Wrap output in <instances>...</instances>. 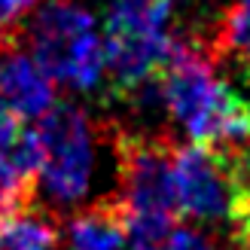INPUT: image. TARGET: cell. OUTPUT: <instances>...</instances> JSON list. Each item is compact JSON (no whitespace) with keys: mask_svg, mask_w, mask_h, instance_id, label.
<instances>
[{"mask_svg":"<svg viewBox=\"0 0 250 250\" xmlns=\"http://www.w3.org/2000/svg\"><path fill=\"white\" fill-rule=\"evenodd\" d=\"M174 149L168 134L119 131L113 134L116 153V198L125 210V229L137 244H159L168 238L177 217L174 192Z\"/></svg>","mask_w":250,"mask_h":250,"instance_id":"6da1fadb","label":"cell"},{"mask_svg":"<svg viewBox=\"0 0 250 250\" xmlns=\"http://www.w3.org/2000/svg\"><path fill=\"white\" fill-rule=\"evenodd\" d=\"M24 43L49 80L92 92L104 80V40L95 16L77 0H49L24 28Z\"/></svg>","mask_w":250,"mask_h":250,"instance_id":"7a4b0ae2","label":"cell"},{"mask_svg":"<svg viewBox=\"0 0 250 250\" xmlns=\"http://www.w3.org/2000/svg\"><path fill=\"white\" fill-rule=\"evenodd\" d=\"M168 19L171 0H104V77L116 98L162 70L174 43Z\"/></svg>","mask_w":250,"mask_h":250,"instance_id":"3957f363","label":"cell"},{"mask_svg":"<svg viewBox=\"0 0 250 250\" xmlns=\"http://www.w3.org/2000/svg\"><path fill=\"white\" fill-rule=\"evenodd\" d=\"M250 177V144L210 146L186 144L174 149V192L177 210L198 226L232 232L241 186Z\"/></svg>","mask_w":250,"mask_h":250,"instance_id":"277c9868","label":"cell"},{"mask_svg":"<svg viewBox=\"0 0 250 250\" xmlns=\"http://www.w3.org/2000/svg\"><path fill=\"white\" fill-rule=\"evenodd\" d=\"M40 137V171L37 183L43 186L46 202L55 208L80 205L92 183L95 171V141L101 125L80 104H55L46 116L37 119Z\"/></svg>","mask_w":250,"mask_h":250,"instance_id":"5b68a950","label":"cell"},{"mask_svg":"<svg viewBox=\"0 0 250 250\" xmlns=\"http://www.w3.org/2000/svg\"><path fill=\"white\" fill-rule=\"evenodd\" d=\"M0 107L21 122L40 119L55 107V83L34 61L24 43V24L0 28Z\"/></svg>","mask_w":250,"mask_h":250,"instance_id":"8992f818","label":"cell"},{"mask_svg":"<svg viewBox=\"0 0 250 250\" xmlns=\"http://www.w3.org/2000/svg\"><path fill=\"white\" fill-rule=\"evenodd\" d=\"M67 250H122L128 241L125 210L116 195H104L67 223Z\"/></svg>","mask_w":250,"mask_h":250,"instance_id":"52a82bcc","label":"cell"},{"mask_svg":"<svg viewBox=\"0 0 250 250\" xmlns=\"http://www.w3.org/2000/svg\"><path fill=\"white\" fill-rule=\"evenodd\" d=\"M214 64L232 67L244 83H250V0H229L220 12L210 37H198Z\"/></svg>","mask_w":250,"mask_h":250,"instance_id":"ba28073f","label":"cell"},{"mask_svg":"<svg viewBox=\"0 0 250 250\" xmlns=\"http://www.w3.org/2000/svg\"><path fill=\"white\" fill-rule=\"evenodd\" d=\"M58 226L43 210H19L0 223V250H55Z\"/></svg>","mask_w":250,"mask_h":250,"instance_id":"9c48e42d","label":"cell"},{"mask_svg":"<svg viewBox=\"0 0 250 250\" xmlns=\"http://www.w3.org/2000/svg\"><path fill=\"white\" fill-rule=\"evenodd\" d=\"M165 250H244V247L238 244V238L232 232L214 235L205 226H198V223H189V226H174L168 232Z\"/></svg>","mask_w":250,"mask_h":250,"instance_id":"30bf717a","label":"cell"},{"mask_svg":"<svg viewBox=\"0 0 250 250\" xmlns=\"http://www.w3.org/2000/svg\"><path fill=\"white\" fill-rule=\"evenodd\" d=\"M232 235L238 238L244 250H250V177L241 186L238 205H235V217H232Z\"/></svg>","mask_w":250,"mask_h":250,"instance_id":"8fae6325","label":"cell"},{"mask_svg":"<svg viewBox=\"0 0 250 250\" xmlns=\"http://www.w3.org/2000/svg\"><path fill=\"white\" fill-rule=\"evenodd\" d=\"M21 131H24V122L16 113H9V110L0 107V159H3L12 146H16V141L21 137Z\"/></svg>","mask_w":250,"mask_h":250,"instance_id":"7c38bea8","label":"cell"},{"mask_svg":"<svg viewBox=\"0 0 250 250\" xmlns=\"http://www.w3.org/2000/svg\"><path fill=\"white\" fill-rule=\"evenodd\" d=\"M37 0H0V28L3 24H12L21 12H28Z\"/></svg>","mask_w":250,"mask_h":250,"instance_id":"4fadbf2b","label":"cell"},{"mask_svg":"<svg viewBox=\"0 0 250 250\" xmlns=\"http://www.w3.org/2000/svg\"><path fill=\"white\" fill-rule=\"evenodd\" d=\"M134 250H156V247H153V244H137Z\"/></svg>","mask_w":250,"mask_h":250,"instance_id":"5bb4252c","label":"cell"}]
</instances>
